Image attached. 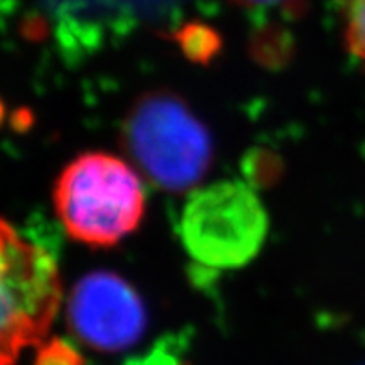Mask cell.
I'll use <instances>...</instances> for the list:
<instances>
[{
	"label": "cell",
	"mask_w": 365,
	"mask_h": 365,
	"mask_svg": "<svg viewBox=\"0 0 365 365\" xmlns=\"http://www.w3.org/2000/svg\"><path fill=\"white\" fill-rule=\"evenodd\" d=\"M144 190L125 160L84 153L62 170L54 185V209L71 239L112 246L138 227Z\"/></svg>",
	"instance_id": "6da1fadb"
},
{
	"label": "cell",
	"mask_w": 365,
	"mask_h": 365,
	"mask_svg": "<svg viewBox=\"0 0 365 365\" xmlns=\"http://www.w3.org/2000/svg\"><path fill=\"white\" fill-rule=\"evenodd\" d=\"M123 142L140 170L164 190H185L211 163V138L202 121L172 93L136 101L123 127Z\"/></svg>",
	"instance_id": "7a4b0ae2"
},
{
	"label": "cell",
	"mask_w": 365,
	"mask_h": 365,
	"mask_svg": "<svg viewBox=\"0 0 365 365\" xmlns=\"http://www.w3.org/2000/svg\"><path fill=\"white\" fill-rule=\"evenodd\" d=\"M269 215L259 196L240 181H220L188 197L179 235L194 261L209 269H240L259 254Z\"/></svg>",
	"instance_id": "3957f363"
},
{
	"label": "cell",
	"mask_w": 365,
	"mask_h": 365,
	"mask_svg": "<svg viewBox=\"0 0 365 365\" xmlns=\"http://www.w3.org/2000/svg\"><path fill=\"white\" fill-rule=\"evenodd\" d=\"M2 365H14L30 345H41L60 308L54 257L2 222Z\"/></svg>",
	"instance_id": "277c9868"
},
{
	"label": "cell",
	"mask_w": 365,
	"mask_h": 365,
	"mask_svg": "<svg viewBox=\"0 0 365 365\" xmlns=\"http://www.w3.org/2000/svg\"><path fill=\"white\" fill-rule=\"evenodd\" d=\"M73 334L103 352L125 351L144 336L148 317L142 298L114 272H91L78 279L68 308Z\"/></svg>",
	"instance_id": "5b68a950"
},
{
	"label": "cell",
	"mask_w": 365,
	"mask_h": 365,
	"mask_svg": "<svg viewBox=\"0 0 365 365\" xmlns=\"http://www.w3.org/2000/svg\"><path fill=\"white\" fill-rule=\"evenodd\" d=\"M345 38L356 56L365 62V0H345Z\"/></svg>",
	"instance_id": "8992f818"
},
{
	"label": "cell",
	"mask_w": 365,
	"mask_h": 365,
	"mask_svg": "<svg viewBox=\"0 0 365 365\" xmlns=\"http://www.w3.org/2000/svg\"><path fill=\"white\" fill-rule=\"evenodd\" d=\"M34 365H84V358L71 343L53 337L39 345Z\"/></svg>",
	"instance_id": "52a82bcc"
},
{
	"label": "cell",
	"mask_w": 365,
	"mask_h": 365,
	"mask_svg": "<svg viewBox=\"0 0 365 365\" xmlns=\"http://www.w3.org/2000/svg\"><path fill=\"white\" fill-rule=\"evenodd\" d=\"M237 4L245 6H269V4H278V2H285V0H235Z\"/></svg>",
	"instance_id": "ba28073f"
}]
</instances>
